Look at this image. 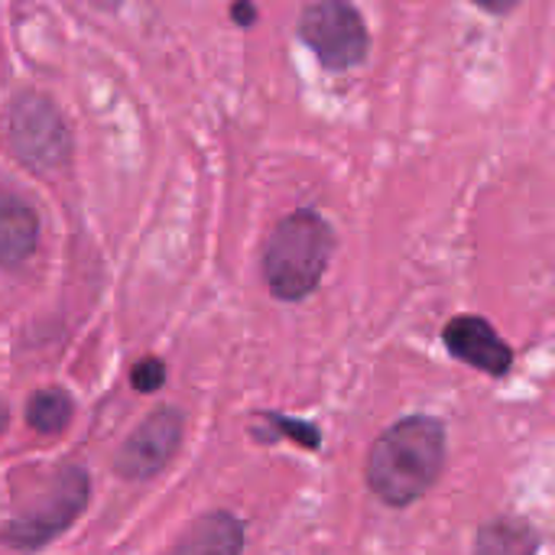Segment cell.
Returning a JSON list of instances; mask_svg holds the SVG:
<instances>
[{"label":"cell","instance_id":"6da1fadb","mask_svg":"<svg viewBox=\"0 0 555 555\" xmlns=\"http://www.w3.org/2000/svg\"><path fill=\"white\" fill-rule=\"evenodd\" d=\"M446 468V426L433 416L393 423L367 455V488L387 507L420 501Z\"/></svg>","mask_w":555,"mask_h":555},{"label":"cell","instance_id":"7a4b0ae2","mask_svg":"<svg viewBox=\"0 0 555 555\" xmlns=\"http://www.w3.org/2000/svg\"><path fill=\"white\" fill-rule=\"evenodd\" d=\"M332 228L315 211H296L283 218L263 247V280L276 299H306L325 276L332 260Z\"/></svg>","mask_w":555,"mask_h":555},{"label":"cell","instance_id":"3957f363","mask_svg":"<svg viewBox=\"0 0 555 555\" xmlns=\"http://www.w3.org/2000/svg\"><path fill=\"white\" fill-rule=\"evenodd\" d=\"M88 501H91V478L78 465H65L62 472L52 475L49 488L29 511H23L20 517L0 527V543L23 553L42 550L78 520Z\"/></svg>","mask_w":555,"mask_h":555},{"label":"cell","instance_id":"277c9868","mask_svg":"<svg viewBox=\"0 0 555 555\" xmlns=\"http://www.w3.org/2000/svg\"><path fill=\"white\" fill-rule=\"evenodd\" d=\"M7 146L33 172H52L68 156V127L42 94H20L7 111Z\"/></svg>","mask_w":555,"mask_h":555},{"label":"cell","instance_id":"5b68a950","mask_svg":"<svg viewBox=\"0 0 555 555\" xmlns=\"http://www.w3.org/2000/svg\"><path fill=\"white\" fill-rule=\"evenodd\" d=\"M302 42L325 68H351L367 55V26L348 0H315L299 20Z\"/></svg>","mask_w":555,"mask_h":555},{"label":"cell","instance_id":"8992f818","mask_svg":"<svg viewBox=\"0 0 555 555\" xmlns=\"http://www.w3.org/2000/svg\"><path fill=\"white\" fill-rule=\"evenodd\" d=\"M182 429H185V420L179 410L166 406L146 416L133 429V436L124 442L117 455V475H124L127 481H146L156 472H163L182 442Z\"/></svg>","mask_w":555,"mask_h":555},{"label":"cell","instance_id":"52a82bcc","mask_svg":"<svg viewBox=\"0 0 555 555\" xmlns=\"http://www.w3.org/2000/svg\"><path fill=\"white\" fill-rule=\"evenodd\" d=\"M442 341L449 348L452 358L491 374V377H504L514 364V351L511 345L491 328V322L478 319V315H459L446 325Z\"/></svg>","mask_w":555,"mask_h":555},{"label":"cell","instance_id":"ba28073f","mask_svg":"<svg viewBox=\"0 0 555 555\" xmlns=\"http://www.w3.org/2000/svg\"><path fill=\"white\" fill-rule=\"evenodd\" d=\"M244 553V524L234 514L211 511L198 517L179 543L166 555H241Z\"/></svg>","mask_w":555,"mask_h":555},{"label":"cell","instance_id":"9c48e42d","mask_svg":"<svg viewBox=\"0 0 555 555\" xmlns=\"http://www.w3.org/2000/svg\"><path fill=\"white\" fill-rule=\"evenodd\" d=\"M39 241V218L33 215V208L13 195L0 189V267H16L23 263Z\"/></svg>","mask_w":555,"mask_h":555},{"label":"cell","instance_id":"30bf717a","mask_svg":"<svg viewBox=\"0 0 555 555\" xmlns=\"http://www.w3.org/2000/svg\"><path fill=\"white\" fill-rule=\"evenodd\" d=\"M540 537L530 524L504 517L478 530L475 555H537Z\"/></svg>","mask_w":555,"mask_h":555},{"label":"cell","instance_id":"8fae6325","mask_svg":"<svg viewBox=\"0 0 555 555\" xmlns=\"http://www.w3.org/2000/svg\"><path fill=\"white\" fill-rule=\"evenodd\" d=\"M72 423V397L59 387H46L36 390L26 403V426L42 433V436H55Z\"/></svg>","mask_w":555,"mask_h":555},{"label":"cell","instance_id":"7c38bea8","mask_svg":"<svg viewBox=\"0 0 555 555\" xmlns=\"http://www.w3.org/2000/svg\"><path fill=\"white\" fill-rule=\"evenodd\" d=\"M263 420L273 426L267 439H280V436H286V439L299 442V446H302V449H309V452H315V449H319V442H322L319 429H315V426H309V423H299V420H289V416H280V413H263Z\"/></svg>","mask_w":555,"mask_h":555},{"label":"cell","instance_id":"4fadbf2b","mask_svg":"<svg viewBox=\"0 0 555 555\" xmlns=\"http://www.w3.org/2000/svg\"><path fill=\"white\" fill-rule=\"evenodd\" d=\"M130 380H133V387H137L140 393H156V390L166 384V367H163V361H156V358H143V361L133 367Z\"/></svg>","mask_w":555,"mask_h":555},{"label":"cell","instance_id":"5bb4252c","mask_svg":"<svg viewBox=\"0 0 555 555\" xmlns=\"http://www.w3.org/2000/svg\"><path fill=\"white\" fill-rule=\"evenodd\" d=\"M472 3H478L481 10H491V13H507V10H514L520 0H472Z\"/></svg>","mask_w":555,"mask_h":555},{"label":"cell","instance_id":"9a60e30c","mask_svg":"<svg viewBox=\"0 0 555 555\" xmlns=\"http://www.w3.org/2000/svg\"><path fill=\"white\" fill-rule=\"evenodd\" d=\"M234 16L244 20V23H250V20H254V7H250V3H237V7H234Z\"/></svg>","mask_w":555,"mask_h":555},{"label":"cell","instance_id":"2e32d148","mask_svg":"<svg viewBox=\"0 0 555 555\" xmlns=\"http://www.w3.org/2000/svg\"><path fill=\"white\" fill-rule=\"evenodd\" d=\"M7 423H10V413H7V406L0 403V433L7 429Z\"/></svg>","mask_w":555,"mask_h":555}]
</instances>
